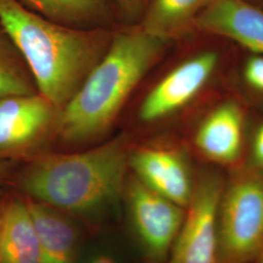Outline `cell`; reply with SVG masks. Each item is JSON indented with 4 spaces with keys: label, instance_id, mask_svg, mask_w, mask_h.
<instances>
[{
    "label": "cell",
    "instance_id": "8",
    "mask_svg": "<svg viewBox=\"0 0 263 263\" xmlns=\"http://www.w3.org/2000/svg\"><path fill=\"white\" fill-rule=\"evenodd\" d=\"M216 52L206 51L173 69L142 101L139 117L155 122L188 104L206 85L218 63Z\"/></svg>",
    "mask_w": 263,
    "mask_h": 263
},
{
    "label": "cell",
    "instance_id": "16",
    "mask_svg": "<svg viewBox=\"0 0 263 263\" xmlns=\"http://www.w3.org/2000/svg\"><path fill=\"white\" fill-rule=\"evenodd\" d=\"M38 93L27 64L0 27V98Z\"/></svg>",
    "mask_w": 263,
    "mask_h": 263
},
{
    "label": "cell",
    "instance_id": "7",
    "mask_svg": "<svg viewBox=\"0 0 263 263\" xmlns=\"http://www.w3.org/2000/svg\"><path fill=\"white\" fill-rule=\"evenodd\" d=\"M129 167L145 186L181 207L187 206L196 175L184 151L172 146H141L130 151Z\"/></svg>",
    "mask_w": 263,
    "mask_h": 263
},
{
    "label": "cell",
    "instance_id": "12",
    "mask_svg": "<svg viewBox=\"0 0 263 263\" xmlns=\"http://www.w3.org/2000/svg\"><path fill=\"white\" fill-rule=\"evenodd\" d=\"M27 199L37 232L41 263H77L84 245L79 220Z\"/></svg>",
    "mask_w": 263,
    "mask_h": 263
},
{
    "label": "cell",
    "instance_id": "5",
    "mask_svg": "<svg viewBox=\"0 0 263 263\" xmlns=\"http://www.w3.org/2000/svg\"><path fill=\"white\" fill-rule=\"evenodd\" d=\"M123 206L132 236L145 262H167L185 208L154 192L134 175L126 180Z\"/></svg>",
    "mask_w": 263,
    "mask_h": 263
},
{
    "label": "cell",
    "instance_id": "6",
    "mask_svg": "<svg viewBox=\"0 0 263 263\" xmlns=\"http://www.w3.org/2000/svg\"><path fill=\"white\" fill-rule=\"evenodd\" d=\"M226 181L216 168L196 174L193 194L166 263H217V214Z\"/></svg>",
    "mask_w": 263,
    "mask_h": 263
},
{
    "label": "cell",
    "instance_id": "2",
    "mask_svg": "<svg viewBox=\"0 0 263 263\" xmlns=\"http://www.w3.org/2000/svg\"><path fill=\"white\" fill-rule=\"evenodd\" d=\"M0 27L27 64L38 93L59 110L104 57L114 32L58 24L18 0H0Z\"/></svg>",
    "mask_w": 263,
    "mask_h": 263
},
{
    "label": "cell",
    "instance_id": "15",
    "mask_svg": "<svg viewBox=\"0 0 263 263\" xmlns=\"http://www.w3.org/2000/svg\"><path fill=\"white\" fill-rule=\"evenodd\" d=\"M210 0H148L141 27L152 36L168 39L194 24Z\"/></svg>",
    "mask_w": 263,
    "mask_h": 263
},
{
    "label": "cell",
    "instance_id": "1",
    "mask_svg": "<svg viewBox=\"0 0 263 263\" xmlns=\"http://www.w3.org/2000/svg\"><path fill=\"white\" fill-rule=\"evenodd\" d=\"M129 154L123 138L87 151L44 154L23 170L18 185L28 199L77 220L104 222L122 208Z\"/></svg>",
    "mask_w": 263,
    "mask_h": 263
},
{
    "label": "cell",
    "instance_id": "19",
    "mask_svg": "<svg viewBox=\"0 0 263 263\" xmlns=\"http://www.w3.org/2000/svg\"><path fill=\"white\" fill-rule=\"evenodd\" d=\"M115 14L128 22L139 17L145 9L148 0H111Z\"/></svg>",
    "mask_w": 263,
    "mask_h": 263
},
{
    "label": "cell",
    "instance_id": "9",
    "mask_svg": "<svg viewBox=\"0 0 263 263\" xmlns=\"http://www.w3.org/2000/svg\"><path fill=\"white\" fill-rule=\"evenodd\" d=\"M58 112L39 93L0 98V158L35 144L55 128Z\"/></svg>",
    "mask_w": 263,
    "mask_h": 263
},
{
    "label": "cell",
    "instance_id": "23",
    "mask_svg": "<svg viewBox=\"0 0 263 263\" xmlns=\"http://www.w3.org/2000/svg\"><path fill=\"white\" fill-rule=\"evenodd\" d=\"M3 207H4V202L0 203V220H1V216H2V212H3Z\"/></svg>",
    "mask_w": 263,
    "mask_h": 263
},
{
    "label": "cell",
    "instance_id": "4",
    "mask_svg": "<svg viewBox=\"0 0 263 263\" xmlns=\"http://www.w3.org/2000/svg\"><path fill=\"white\" fill-rule=\"evenodd\" d=\"M217 229V263L256 261L263 250V171L240 166L226 179Z\"/></svg>",
    "mask_w": 263,
    "mask_h": 263
},
{
    "label": "cell",
    "instance_id": "3",
    "mask_svg": "<svg viewBox=\"0 0 263 263\" xmlns=\"http://www.w3.org/2000/svg\"><path fill=\"white\" fill-rule=\"evenodd\" d=\"M166 42L141 27L113 32L104 57L59 110L55 124L59 139L77 145L96 141L108 131Z\"/></svg>",
    "mask_w": 263,
    "mask_h": 263
},
{
    "label": "cell",
    "instance_id": "10",
    "mask_svg": "<svg viewBox=\"0 0 263 263\" xmlns=\"http://www.w3.org/2000/svg\"><path fill=\"white\" fill-rule=\"evenodd\" d=\"M194 145L211 163L237 168L244 154V123L241 108L234 103L218 106L199 126Z\"/></svg>",
    "mask_w": 263,
    "mask_h": 263
},
{
    "label": "cell",
    "instance_id": "17",
    "mask_svg": "<svg viewBox=\"0 0 263 263\" xmlns=\"http://www.w3.org/2000/svg\"><path fill=\"white\" fill-rule=\"evenodd\" d=\"M77 263H130L121 245L110 236H101L83 245Z\"/></svg>",
    "mask_w": 263,
    "mask_h": 263
},
{
    "label": "cell",
    "instance_id": "18",
    "mask_svg": "<svg viewBox=\"0 0 263 263\" xmlns=\"http://www.w3.org/2000/svg\"><path fill=\"white\" fill-rule=\"evenodd\" d=\"M244 76L248 84L263 92V55L251 57L246 63Z\"/></svg>",
    "mask_w": 263,
    "mask_h": 263
},
{
    "label": "cell",
    "instance_id": "22",
    "mask_svg": "<svg viewBox=\"0 0 263 263\" xmlns=\"http://www.w3.org/2000/svg\"><path fill=\"white\" fill-rule=\"evenodd\" d=\"M255 263H263V250L262 252H261V254H259L258 258L256 259V261H255Z\"/></svg>",
    "mask_w": 263,
    "mask_h": 263
},
{
    "label": "cell",
    "instance_id": "21",
    "mask_svg": "<svg viewBox=\"0 0 263 263\" xmlns=\"http://www.w3.org/2000/svg\"><path fill=\"white\" fill-rule=\"evenodd\" d=\"M8 170H9L8 164L6 162L0 160V186L2 185V183L4 182V180L7 177Z\"/></svg>",
    "mask_w": 263,
    "mask_h": 263
},
{
    "label": "cell",
    "instance_id": "20",
    "mask_svg": "<svg viewBox=\"0 0 263 263\" xmlns=\"http://www.w3.org/2000/svg\"><path fill=\"white\" fill-rule=\"evenodd\" d=\"M248 166L263 171V124L255 131L251 144L250 162Z\"/></svg>",
    "mask_w": 263,
    "mask_h": 263
},
{
    "label": "cell",
    "instance_id": "11",
    "mask_svg": "<svg viewBox=\"0 0 263 263\" xmlns=\"http://www.w3.org/2000/svg\"><path fill=\"white\" fill-rule=\"evenodd\" d=\"M194 24L263 55V12L244 0H210Z\"/></svg>",
    "mask_w": 263,
    "mask_h": 263
},
{
    "label": "cell",
    "instance_id": "25",
    "mask_svg": "<svg viewBox=\"0 0 263 263\" xmlns=\"http://www.w3.org/2000/svg\"><path fill=\"white\" fill-rule=\"evenodd\" d=\"M145 263H147V262H145Z\"/></svg>",
    "mask_w": 263,
    "mask_h": 263
},
{
    "label": "cell",
    "instance_id": "13",
    "mask_svg": "<svg viewBox=\"0 0 263 263\" xmlns=\"http://www.w3.org/2000/svg\"><path fill=\"white\" fill-rule=\"evenodd\" d=\"M0 263H41L37 232L27 198L4 202L0 220Z\"/></svg>",
    "mask_w": 263,
    "mask_h": 263
},
{
    "label": "cell",
    "instance_id": "14",
    "mask_svg": "<svg viewBox=\"0 0 263 263\" xmlns=\"http://www.w3.org/2000/svg\"><path fill=\"white\" fill-rule=\"evenodd\" d=\"M28 9L58 24L78 28H109L111 0H18Z\"/></svg>",
    "mask_w": 263,
    "mask_h": 263
},
{
    "label": "cell",
    "instance_id": "24",
    "mask_svg": "<svg viewBox=\"0 0 263 263\" xmlns=\"http://www.w3.org/2000/svg\"><path fill=\"white\" fill-rule=\"evenodd\" d=\"M252 263H255V262H252Z\"/></svg>",
    "mask_w": 263,
    "mask_h": 263
}]
</instances>
